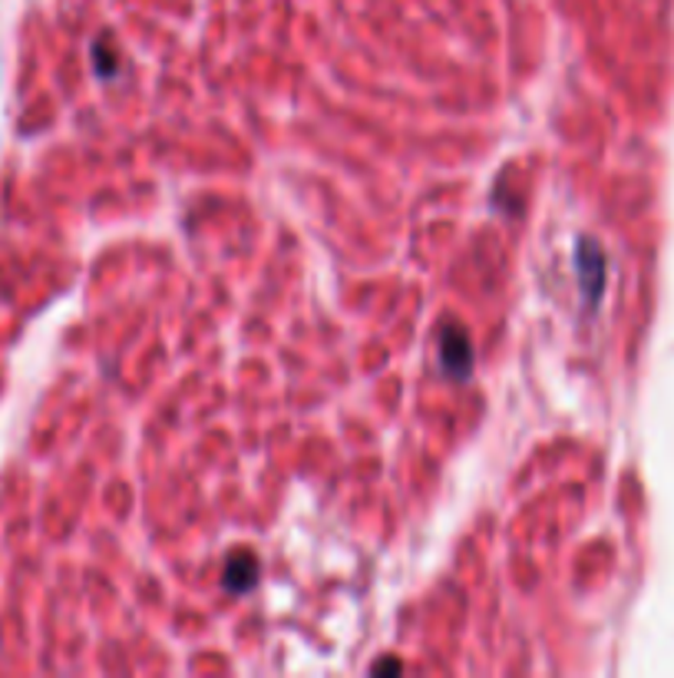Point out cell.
Wrapping results in <instances>:
<instances>
[{"mask_svg": "<svg viewBox=\"0 0 674 678\" xmlns=\"http://www.w3.org/2000/svg\"><path fill=\"white\" fill-rule=\"evenodd\" d=\"M440 357H443V367H446L453 377H466L473 347H470V338L463 335V328H456V325L446 328V335L440 338Z\"/></svg>", "mask_w": 674, "mask_h": 678, "instance_id": "6da1fadb", "label": "cell"}, {"mask_svg": "<svg viewBox=\"0 0 674 678\" xmlns=\"http://www.w3.org/2000/svg\"><path fill=\"white\" fill-rule=\"evenodd\" d=\"M259 580V563L249 550H239L229 563H225V586L232 593H249Z\"/></svg>", "mask_w": 674, "mask_h": 678, "instance_id": "7a4b0ae2", "label": "cell"}]
</instances>
